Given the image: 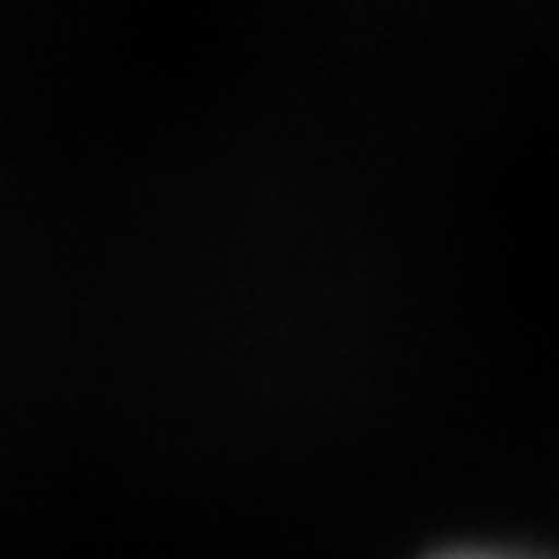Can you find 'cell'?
I'll return each mask as SVG.
<instances>
[{"label":"cell","mask_w":559,"mask_h":559,"mask_svg":"<svg viewBox=\"0 0 559 559\" xmlns=\"http://www.w3.org/2000/svg\"><path fill=\"white\" fill-rule=\"evenodd\" d=\"M436 559H543L531 551H501V547H460V551H443Z\"/></svg>","instance_id":"1"}]
</instances>
